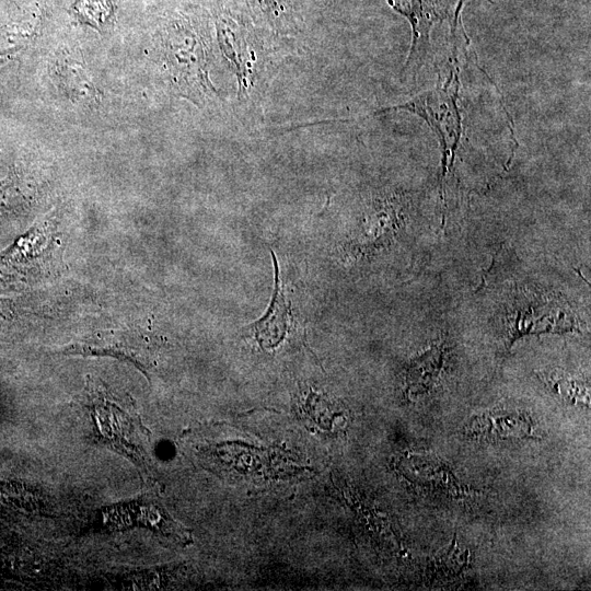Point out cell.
Returning <instances> with one entry per match:
<instances>
[{"label":"cell","instance_id":"11","mask_svg":"<svg viewBox=\"0 0 591 591\" xmlns=\"http://www.w3.org/2000/svg\"><path fill=\"white\" fill-rule=\"evenodd\" d=\"M551 390L570 404L589 405V389L586 382L563 373H551L545 378Z\"/></svg>","mask_w":591,"mask_h":591},{"label":"cell","instance_id":"2","mask_svg":"<svg viewBox=\"0 0 591 591\" xmlns=\"http://www.w3.org/2000/svg\"><path fill=\"white\" fill-rule=\"evenodd\" d=\"M65 356L113 357L137 367L147 378L153 366V345L135 329L99 331L63 345Z\"/></svg>","mask_w":591,"mask_h":591},{"label":"cell","instance_id":"10","mask_svg":"<svg viewBox=\"0 0 591 591\" xmlns=\"http://www.w3.org/2000/svg\"><path fill=\"white\" fill-rule=\"evenodd\" d=\"M479 420L474 421V428L471 430H479L477 433H497L499 437H518L522 438L530 433V425L526 415L520 413H509L507 410H499V413H493L479 417ZM473 427V422L472 426Z\"/></svg>","mask_w":591,"mask_h":591},{"label":"cell","instance_id":"4","mask_svg":"<svg viewBox=\"0 0 591 591\" xmlns=\"http://www.w3.org/2000/svg\"><path fill=\"white\" fill-rule=\"evenodd\" d=\"M270 253L275 267V287L270 304L265 314L250 325V332L262 349L278 347L293 328V315L286 300L278 260L274 252Z\"/></svg>","mask_w":591,"mask_h":591},{"label":"cell","instance_id":"9","mask_svg":"<svg viewBox=\"0 0 591 591\" xmlns=\"http://www.w3.org/2000/svg\"><path fill=\"white\" fill-rule=\"evenodd\" d=\"M444 355V345L434 344L410 361L405 376L409 397L426 394L437 384L443 369Z\"/></svg>","mask_w":591,"mask_h":591},{"label":"cell","instance_id":"7","mask_svg":"<svg viewBox=\"0 0 591 591\" xmlns=\"http://www.w3.org/2000/svg\"><path fill=\"white\" fill-rule=\"evenodd\" d=\"M170 39L172 62L174 61L177 67V72L190 82L193 89L207 91L210 84L205 71V53L199 38L179 28Z\"/></svg>","mask_w":591,"mask_h":591},{"label":"cell","instance_id":"12","mask_svg":"<svg viewBox=\"0 0 591 591\" xmlns=\"http://www.w3.org/2000/svg\"><path fill=\"white\" fill-rule=\"evenodd\" d=\"M466 561V553H460L456 544L453 542L448 552H443L439 556L437 555L433 559L430 576L432 579H449V577H455L463 571Z\"/></svg>","mask_w":591,"mask_h":591},{"label":"cell","instance_id":"1","mask_svg":"<svg viewBox=\"0 0 591 591\" xmlns=\"http://www.w3.org/2000/svg\"><path fill=\"white\" fill-rule=\"evenodd\" d=\"M83 393L92 437L131 461L143 478H152L150 431L143 426L134 399L90 376Z\"/></svg>","mask_w":591,"mask_h":591},{"label":"cell","instance_id":"6","mask_svg":"<svg viewBox=\"0 0 591 591\" xmlns=\"http://www.w3.org/2000/svg\"><path fill=\"white\" fill-rule=\"evenodd\" d=\"M390 4L399 13L406 15L414 31V43L408 62L412 59H421L426 53L428 33L430 27L440 19L449 14V0H389Z\"/></svg>","mask_w":591,"mask_h":591},{"label":"cell","instance_id":"5","mask_svg":"<svg viewBox=\"0 0 591 591\" xmlns=\"http://www.w3.org/2000/svg\"><path fill=\"white\" fill-rule=\"evenodd\" d=\"M218 38L224 56L233 67L240 88L252 81L255 55L243 25L230 16L218 20Z\"/></svg>","mask_w":591,"mask_h":591},{"label":"cell","instance_id":"13","mask_svg":"<svg viewBox=\"0 0 591 591\" xmlns=\"http://www.w3.org/2000/svg\"><path fill=\"white\" fill-rule=\"evenodd\" d=\"M259 1L263 8L267 11L285 10L291 3V0H259Z\"/></svg>","mask_w":591,"mask_h":591},{"label":"cell","instance_id":"8","mask_svg":"<svg viewBox=\"0 0 591 591\" xmlns=\"http://www.w3.org/2000/svg\"><path fill=\"white\" fill-rule=\"evenodd\" d=\"M105 519L115 526L141 524L163 535L183 536V531L169 515L155 505L143 499H137L125 505L108 509Z\"/></svg>","mask_w":591,"mask_h":591},{"label":"cell","instance_id":"3","mask_svg":"<svg viewBox=\"0 0 591 591\" xmlns=\"http://www.w3.org/2000/svg\"><path fill=\"white\" fill-rule=\"evenodd\" d=\"M444 89L428 91L413 101L385 108L374 114L387 111L404 109L421 116L438 135L443 148V164L457 147L462 134L461 116L456 105L459 82L454 70L451 71Z\"/></svg>","mask_w":591,"mask_h":591}]
</instances>
